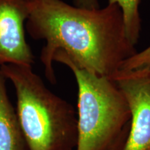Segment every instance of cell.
<instances>
[{"instance_id": "5b68a950", "label": "cell", "mask_w": 150, "mask_h": 150, "mask_svg": "<svg viewBox=\"0 0 150 150\" xmlns=\"http://www.w3.org/2000/svg\"><path fill=\"white\" fill-rule=\"evenodd\" d=\"M28 16L27 0H0V66L34 63L25 35Z\"/></svg>"}, {"instance_id": "7a4b0ae2", "label": "cell", "mask_w": 150, "mask_h": 150, "mask_svg": "<svg viewBox=\"0 0 150 150\" xmlns=\"http://www.w3.org/2000/svg\"><path fill=\"white\" fill-rule=\"evenodd\" d=\"M0 70L13 86L28 149H76L77 116L72 105L49 90L32 66L5 64Z\"/></svg>"}, {"instance_id": "52a82bcc", "label": "cell", "mask_w": 150, "mask_h": 150, "mask_svg": "<svg viewBox=\"0 0 150 150\" xmlns=\"http://www.w3.org/2000/svg\"><path fill=\"white\" fill-rule=\"evenodd\" d=\"M140 3V0H108V4L117 5L121 9L127 37L134 45L138 42L141 30Z\"/></svg>"}, {"instance_id": "30bf717a", "label": "cell", "mask_w": 150, "mask_h": 150, "mask_svg": "<svg viewBox=\"0 0 150 150\" xmlns=\"http://www.w3.org/2000/svg\"><path fill=\"white\" fill-rule=\"evenodd\" d=\"M129 131H126L122 136L118 138V140L116 141L114 145L112 146L108 150H122L123 148V146L125 145V141L127 140V136L128 135Z\"/></svg>"}, {"instance_id": "9c48e42d", "label": "cell", "mask_w": 150, "mask_h": 150, "mask_svg": "<svg viewBox=\"0 0 150 150\" xmlns=\"http://www.w3.org/2000/svg\"><path fill=\"white\" fill-rule=\"evenodd\" d=\"M74 6L82 8L97 9L99 7L98 0H73Z\"/></svg>"}, {"instance_id": "8992f818", "label": "cell", "mask_w": 150, "mask_h": 150, "mask_svg": "<svg viewBox=\"0 0 150 150\" xmlns=\"http://www.w3.org/2000/svg\"><path fill=\"white\" fill-rule=\"evenodd\" d=\"M0 70V150H29Z\"/></svg>"}, {"instance_id": "3957f363", "label": "cell", "mask_w": 150, "mask_h": 150, "mask_svg": "<svg viewBox=\"0 0 150 150\" xmlns=\"http://www.w3.org/2000/svg\"><path fill=\"white\" fill-rule=\"evenodd\" d=\"M53 61L68 67L77 83L75 150H108L130 127V108L122 92L112 79L80 68L61 52Z\"/></svg>"}, {"instance_id": "6da1fadb", "label": "cell", "mask_w": 150, "mask_h": 150, "mask_svg": "<svg viewBox=\"0 0 150 150\" xmlns=\"http://www.w3.org/2000/svg\"><path fill=\"white\" fill-rule=\"evenodd\" d=\"M25 28L32 38L44 40L40 54L46 78L55 84L54 56L61 52L79 67L111 77L125 60L137 53L116 4L86 9L62 0H27Z\"/></svg>"}, {"instance_id": "277c9868", "label": "cell", "mask_w": 150, "mask_h": 150, "mask_svg": "<svg viewBox=\"0 0 150 150\" xmlns=\"http://www.w3.org/2000/svg\"><path fill=\"white\" fill-rule=\"evenodd\" d=\"M125 95L131 122L122 150H150V67L119 70L110 77Z\"/></svg>"}, {"instance_id": "ba28073f", "label": "cell", "mask_w": 150, "mask_h": 150, "mask_svg": "<svg viewBox=\"0 0 150 150\" xmlns=\"http://www.w3.org/2000/svg\"><path fill=\"white\" fill-rule=\"evenodd\" d=\"M150 67V46L125 60L120 70H134Z\"/></svg>"}]
</instances>
